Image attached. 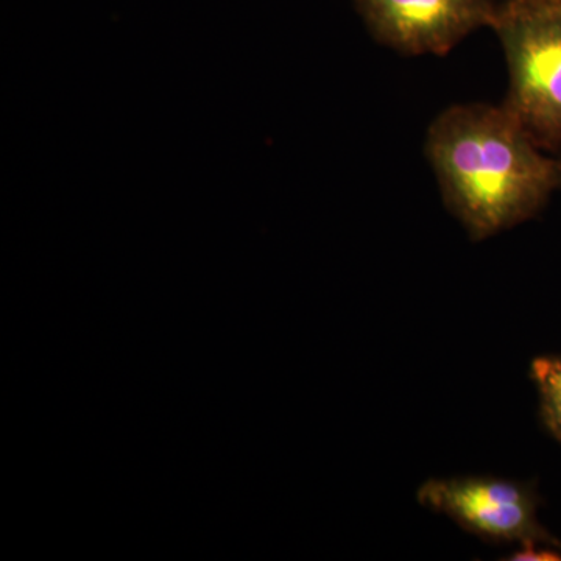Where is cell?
Instances as JSON below:
<instances>
[{"mask_svg": "<svg viewBox=\"0 0 561 561\" xmlns=\"http://www.w3.org/2000/svg\"><path fill=\"white\" fill-rule=\"evenodd\" d=\"M424 150L446 208L472 242L534 219L561 187L556 154L504 105L449 106L432 121Z\"/></svg>", "mask_w": 561, "mask_h": 561, "instance_id": "6da1fadb", "label": "cell"}, {"mask_svg": "<svg viewBox=\"0 0 561 561\" xmlns=\"http://www.w3.org/2000/svg\"><path fill=\"white\" fill-rule=\"evenodd\" d=\"M491 28L504 49L502 105L549 153L561 149V5L557 0H501Z\"/></svg>", "mask_w": 561, "mask_h": 561, "instance_id": "7a4b0ae2", "label": "cell"}, {"mask_svg": "<svg viewBox=\"0 0 561 561\" xmlns=\"http://www.w3.org/2000/svg\"><path fill=\"white\" fill-rule=\"evenodd\" d=\"M416 497L423 507L494 545L556 538L538 519L540 501L530 483L491 476L431 479Z\"/></svg>", "mask_w": 561, "mask_h": 561, "instance_id": "3957f363", "label": "cell"}, {"mask_svg": "<svg viewBox=\"0 0 561 561\" xmlns=\"http://www.w3.org/2000/svg\"><path fill=\"white\" fill-rule=\"evenodd\" d=\"M501 0H354L373 38L402 55H446L491 27Z\"/></svg>", "mask_w": 561, "mask_h": 561, "instance_id": "277c9868", "label": "cell"}, {"mask_svg": "<svg viewBox=\"0 0 561 561\" xmlns=\"http://www.w3.org/2000/svg\"><path fill=\"white\" fill-rule=\"evenodd\" d=\"M530 379L537 387L542 424L561 445V354L535 357Z\"/></svg>", "mask_w": 561, "mask_h": 561, "instance_id": "5b68a950", "label": "cell"}, {"mask_svg": "<svg viewBox=\"0 0 561 561\" xmlns=\"http://www.w3.org/2000/svg\"><path fill=\"white\" fill-rule=\"evenodd\" d=\"M511 561H561V541L552 540L527 541L516 546L508 557Z\"/></svg>", "mask_w": 561, "mask_h": 561, "instance_id": "8992f818", "label": "cell"}, {"mask_svg": "<svg viewBox=\"0 0 561 561\" xmlns=\"http://www.w3.org/2000/svg\"><path fill=\"white\" fill-rule=\"evenodd\" d=\"M557 161H559L560 179H561V149L556 153Z\"/></svg>", "mask_w": 561, "mask_h": 561, "instance_id": "52a82bcc", "label": "cell"}, {"mask_svg": "<svg viewBox=\"0 0 561 561\" xmlns=\"http://www.w3.org/2000/svg\"><path fill=\"white\" fill-rule=\"evenodd\" d=\"M557 2H559V3H560V5H561V0H557Z\"/></svg>", "mask_w": 561, "mask_h": 561, "instance_id": "ba28073f", "label": "cell"}]
</instances>
